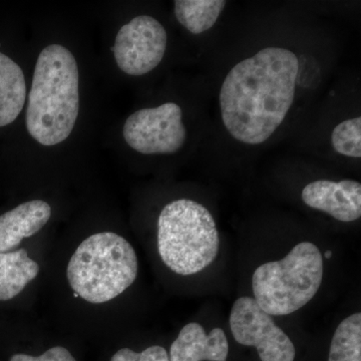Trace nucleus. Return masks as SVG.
<instances>
[{
  "mask_svg": "<svg viewBox=\"0 0 361 361\" xmlns=\"http://www.w3.org/2000/svg\"><path fill=\"white\" fill-rule=\"evenodd\" d=\"M111 361H170L167 350L161 346H151L142 353H135L130 348L116 351Z\"/></svg>",
  "mask_w": 361,
  "mask_h": 361,
  "instance_id": "nucleus-17",
  "label": "nucleus"
},
{
  "mask_svg": "<svg viewBox=\"0 0 361 361\" xmlns=\"http://www.w3.org/2000/svg\"><path fill=\"white\" fill-rule=\"evenodd\" d=\"M47 202L33 200L20 204L0 216V253L11 252L21 240L39 233L51 219Z\"/></svg>",
  "mask_w": 361,
  "mask_h": 361,
  "instance_id": "nucleus-11",
  "label": "nucleus"
},
{
  "mask_svg": "<svg viewBox=\"0 0 361 361\" xmlns=\"http://www.w3.org/2000/svg\"><path fill=\"white\" fill-rule=\"evenodd\" d=\"M302 200L341 222H353L361 216V185L357 180H314L304 188Z\"/></svg>",
  "mask_w": 361,
  "mask_h": 361,
  "instance_id": "nucleus-9",
  "label": "nucleus"
},
{
  "mask_svg": "<svg viewBox=\"0 0 361 361\" xmlns=\"http://www.w3.org/2000/svg\"><path fill=\"white\" fill-rule=\"evenodd\" d=\"M329 361H361V314L355 313L338 325L331 344Z\"/></svg>",
  "mask_w": 361,
  "mask_h": 361,
  "instance_id": "nucleus-15",
  "label": "nucleus"
},
{
  "mask_svg": "<svg viewBox=\"0 0 361 361\" xmlns=\"http://www.w3.org/2000/svg\"><path fill=\"white\" fill-rule=\"evenodd\" d=\"M167 42V32L158 20L149 16H137L116 35L113 47L116 65L127 75H146L163 61Z\"/></svg>",
  "mask_w": 361,
  "mask_h": 361,
  "instance_id": "nucleus-8",
  "label": "nucleus"
},
{
  "mask_svg": "<svg viewBox=\"0 0 361 361\" xmlns=\"http://www.w3.org/2000/svg\"><path fill=\"white\" fill-rule=\"evenodd\" d=\"M25 75L18 63L0 52V127L16 120L25 106Z\"/></svg>",
  "mask_w": 361,
  "mask_h": 361,
  "instance_id": "nucleus-12",
  "label": "nucleus"
},
{
  "mask_svg": "<svg viewBox=\"0 0 361 361\" xmlns=\"http://www.w3.org/2000/svg\"><path fill=\"white\" fill-rule=\"evenodd\" d=\"M182 118V109L175 103L142 109L126 121L123 137L130 148L144 155L177 153L187 139Z\"/></svg>",
  "mask_w": 361,
  "mask_h": 361,
  "instance_id": "nucleus-6",
  "label": "nucleus"
},
{
  "mask_svg": "<svg viewBox=\"0 0 361 361\" xmlns=\"http://www.w3.org/2000/svg\"><path fill=\"white\" fill-rule=\"evenodd\" d=\"M323 278L322 252L302 242L280 261L259 266L252 277L254 300L271 316L291 314L310 302Z\"/></svg>",
  "mask_w": 361,
  "mask_h": 361,
  "instance_id": "nucleus-5",
  "label": "nucleus"
},
{
  "mask_svg": "<svg viewBox=\"0 0 361 361\" xmlns=\"http://www.w3.org/2000/svg\"><path fill=\"white\" fill-rule=\"evenodd\" d=\"M175 16L178 21L193 35L210 30L227 2L224 0H176Z\"/></svg>",
  "mask_w": 361,
  "mask_h": 361,
  "instance_id": "nucleus-14",
  "label": "nucleus"
},
{
  "mask_svg": "<svg viewBox=\"0 0 361 361\" xmlns=\"http://www.w3.org/2000/svg\"><path fill=\"white\" fill-rule=\"evenodd\" d=\"M217 226L208 209L179 199L164 207L158 220V250L169 269L183 276L212 264L219 252Z\"/></svg>",
  "mask_w": 361,
  "mask_h": 361,
  "instance_id": "nucleus-4",
  "label": "nucleus"
},
{
  "mask_svg": "<svg viewBox=\"0 0 361 361\" xmlns=\"http://www.w3.org/2000/svg\"><path fill=\"white\" fill-rule=\"evenodd\" d=\"M80 111V73L77 61L66 47L47 45L33 73L26 109V128L44 146L66 141Z\"/></svg>",
  "mask_w": 361,
  "mask_h": 361,
  "instance_id": "nucleus-2",
  "label": "nucleus"
},
{
  "mask_svg": "<svg viewBox=\"0 0 361 361\" xmlns=\"http://www.w3.org/2000/svg\"><path fill=\"white\" fill-rule=\"evenodd\" d=\"M230 327L238 343L257 349L261 361L295 360L293 342L252 297H240L235 301Z\"/></svg>",
  "mask_w": 361,
  "mask_h": 361,
  "instance_id": "nucleus-7",
  "label": "nucleus"
},
{
  "mask_svg": "<svg viewBox=\"0 0 361 361\" xmlns=\"http://www.w3.org/2000/svg\"><path fill=\"white\" fill-rule=\"evenodd\" d=\"M299 61L281 47H267L237 63L220 90L226 129L236 141L259 145L283 123L295 97Z\"/></svg>",
  "mask_w": 361,
  "mask_h": 361,
  "instance_id": "nucleus-1",
  "label": "nucleus"
},
{
  "mask_svg": "<svg viewBox=\"0 0 361 361\" xmlns=\"http://www.w3.org/2000/svg\"><path fill=\"white\" fill-rule=\"evenodd\" d=\"M331 144L337 153L351 158L361 157V118L344 121L334 128Z\"/></svg>",
  "mask_w": 361,
  "mask_h": 361,
  "instance_id": "nucleus-16",
  "label": "nucleus"
},
{
  "mask_svg": "<svg viewBox=\"0 0 361 361\" xmlns=\"http://www.w3.org/2000/svg\"><path fill=\"white\" fill-rule=\"evenodd\" d=\"M37 261L25 249L0 253V301L11 300L23 292L39 273Z\"/></svg>",
  "mask_w": 361,
  "mask_h": 361,
  "instance_id": "nucleus-13",
  "label": "nucleus"
},
{
  "mask_svg": "<svg viewBox=\"0 0 361 361\" xmlns=\"http://www.w3.org/2000/svg\"><path fill=\"white\" fill-rule=\"evenodd\" d=\"M331 256H332L331 251L329 250V251L325 252V258L330 259V258H331Z\"/></svg>",
  "mask_w": 361,
  "mask_h": 361,
  "instance_id": "nucleus-19",
  "label": "nucleus"
},
{
  "mask_svg": "<svg viewBox=\"0 0 361 361\" xmlns=\"http://www.w3.org/2000/svg\"><path fill=\"white\" fill-rule=\"evenodd\" d=\"M9 361H77L73 355L65 348L56 346L45 351L39 356H32L18 353L11 356Z\"/></svg>",
  "mask_w": 361,
  "mask_h": 361,
  "instance_id": "nucleus-18",
  "label": "nucleus"
},
{
  "mask_svg": "<svg viewBox=\"0 0 361 361\" xmlns=\"http://www.w3.org/2000/svg\"><path fill=\"white\" fill-rule=\"evenodd\" d=\"M139 271L135 249L114 232H101L84 240L66 268L71 288L92 304L113 300L134 283Z\"/></svg>",
  "mask_w": 361,
  "mask_h": 361,
  "instance_id": "nucleus-3",
  "label": "nucleus"
},
{
  "mask_svg": "<svg viewBox=\"0 0 361 361\" xmlns=\"http://www.w3.org/2000/svg\"><path fill=\"white\" fill-rule=\"evenodd\" d=\"M229 343L224 330L207 334L199 323L185 325L170 348V361H227Z\"/></svg>",
  "mask_w": 361,
  "mask_h": 361,
  "instance_id": "nucleus-10",
  "label": "nucleus"
}]
</instances>
